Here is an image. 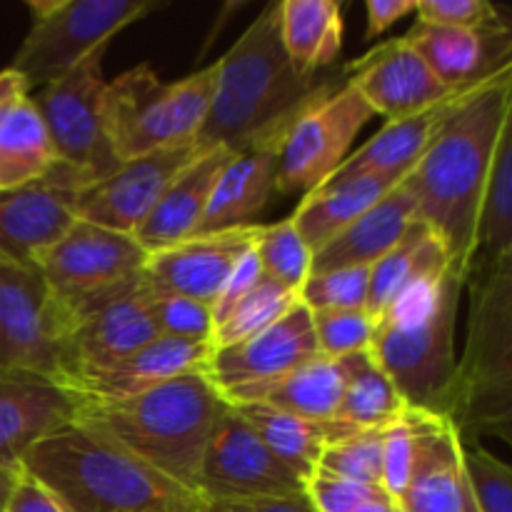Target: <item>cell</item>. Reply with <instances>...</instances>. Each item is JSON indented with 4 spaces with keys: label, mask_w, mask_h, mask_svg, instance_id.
<instances>
[{
    "label": "cell",
    "mask_w": 512,
    "mask_h": 512,
    "mask_svg": "<svg viewBox=\"0 0 512 512\" xmlns=\"http://www.w3.org/2000/svg\"><path fill=\"white\" fill-rule=\"evenodd\" d=\"M512 123V68L470 90L403 185L420 223L443 243L450 270L468 283L475 225L500 133Z\"/></svg>",
    "instance_id": "cell-1"
},
{
    "label": "cell",
    "mask_w": 512,
    "mask_h": 512,
    "mask_svg": "<svg viewBox=\"0 0 512 512\" xmlns=\"http://www.w3.org/2000/svg\"><path fill=\"white\" fill-rule=\"evenodd\" d=\"M325 83L328 78H308L295 70L280 40L278 3L265 5L233 48L215 60L213 100L195 145L240 150L285 138L295 115Z\"/></svg>",
    "instance_id": "cell-2"
},
{
    "label": "cell",
    "mask_w": 512,
    "mask_h": 512,
    "mask_svg": "<svg viewBox=\"0 0 512 512\" xmlns=\"http://www.w3.org/2000/svg\"><path fill=\"white\" fill-rule=\"evenodd\" d=\"M20 468L68 512H203L198 493L80 420L40 440Z\"/></svg>",
    "instance_id": "cell-3"
},
{
    "label": "cell",
    "mask_w": 512,
    "mask_h": 512,
    "mask_svg": "<svg viewBox=\"0 0 512 512\" xmlns=\"http://www.w3.org/2000/svg\"><path fill=\"white\" fill-rule=\"evenodd\" d=\"M230 410L205 373L180 375L115 400L80 398V423L113 438L193 493L210 435Z\"/></svg>",
    "instance_id": "cell-4"
},
{
    "label": "cell",
    "mask_w": 512,
    "mask_h": 512,
    "mask_svg": "<svg viewBox=\"0 0 512 512\" xmlns=\"http://www.w3.org/2000/svg\"><path fill=\"white\" fill-rule=\"evenodd\" d=\"M463 290V280L448 268L410 285L375 318L370 353L408 408L448 413Z\"/></svg>",
    "instance_id": "cell-5"
},
{
    "label": "cell",
    "mask_w": 512,
    "mask_h": 512,
    "mask_svg": "<svg viewBox=\"0 0 512 512\" xmlns=\"http://www.w3.org/2000/svg\"><path fill=\"white\" fill-rule=\"evenodd\" d=\"M468 343L455 363L445 418L460 438L498 435L512 438V258L468 278Z\"/></svg>",
    "instance_id": "cell-6"
},
{
    "label": "cell",
    "mask_w": 512,
    "mask_h": 512,
    "mask_svg": "<svg viewBox=\"0 0 512 512\" xmlns=\"http://www.w3.org/2000/svg\"><path fill=\"white\" fill-rule=\"evenodd\" d=\"M215 63L175 83H163L148 63L105 85V128L118 160L193 145L208 118Z\"/></svg>",
    "instance_id": "cell-7"
},
{
    "label": "cell",
    "mask_w": 512,
    "mask_h": 512,
    "mask_svg": "<svg viewBox=\"0 0 512 512\" xmlns=\"http://www.w3.org/2000/svg\"><path fill=\"white\" fill-rule=\"evenodd\" d=\"M28 8L33 25L8 70L33 93L108 48L120 30L158 5L150 0H30Z\"/></svg>",
    "instance_id": "cell-8"
},
{
    "label": "cell",
    "mask_w": 512,
    "mask_h": 512,
    "mask_svg": "<svg viewBox=\"0 0 512 512\" xmlns=\"http://www.w3.org/2000/svg\"><path fill=\"white\" fill-rule=\"evenodd\" d=\"M145 263L148 253L133 235L75 220L68 233L35 260V268L73 325L80 315L143 285Z\"/></svg>",
    "instance_id": "cell-9"
},
{
    "label": "cell",
    "mask_w": 512,
    "mask_h": 512,
    "mask_svg": "<svg viewBox=\"0 0 512 512\" xmlns=\"http://www.w3.org/2000/svg\"><path fill=\"white\" fill-rule=\"evenodd\" d=\"M103 55L98 50L63 78L30 93L50 145L55 163L73 170L85 188L108 178L120 165L108 128H105V80Z\"/></svg>",
    "instance_id": "cell-10"
},
{
    "label": "cell",
    "mask_w": 512,
    "mask_h": 512,
    "mask_svg": "<svg viewBox=\"0 0 512 512\" xmlns=\"http://www.w3.org/2000/svg\"><path fill=\"white\" fill-rule=\"evenodd\" d=\"M70 320L33 265L0 258V373H30L65 388Z\"/></svg>",
    "instance_id": "cell-11"
},
{
    "label": "cell",
    "mask_w": 512,
    "mask_h": 512,
    "mask_svg": "<svg viewBox=\"0 0 512 512\" xmlns=\"http://www.w3.org/2000/svg\"><path fill=\"white\" fill-rule=\"evenodd\" d=\"M373 115L353 85L328 78L285 133L275 190L310 193L325 183L348 158L353 140Z\"/></svg>",
    "instance_id": "cell-12"
},
{
    "label": "cell",
    "mask_w": 512,
    "mask_h": 512,
    "mask_svg": "<svg viewBox=\"0 0 512 512\" xmlns=\"http://www.w3.org/2000/svg\"><path fill=\"white\" fill-rule=\"evenodd\" d=\"M305 483L230 405L205 445L195 490L200 498H263L305 495Z\"/></svg>",
    "instance_id": "cell-13"
},
{
    "label": "cell",
    "mask_w": 512,
    "mask_h": 512,
    "mask_svg": "<svg viewBox=\"0 0 512 512\" xmlns=\"http://www.w3.org/2000/svg\"><path fill=\"white\" fill-rule=\"evenodd\" d=\"M83 190L73 170L53 163L43 178L0 193V258L35 268V260L78 220L75 205Z\"/></svg>",
    "instance_id": "cell-14"
},
{
    "label": "cell",
    "mask_w": 512,
    "mask_h": 512,
    "mask_svg": "<svg viewBox=\"0 0 512 512\" xmlns=\"http://www.w3.org/2000/svg\"><path fill=\"white\" fill-rule=\"evenodd\" d=\"M413 430V460L395 500L405 512H478L463 463V438L445 415L405 410Z\"/></svg>",
    "instance_id": "cell-15"
},
{
    "label": "cell",
    "mask_w": 512,
    "mask_h": 512,
    "mask_svg": "<svg viewBox=\"0 0 512 512\" xmlns=\"http://www.w3.org/2000/svg\"><path fill=\"white\" fill-rule=\"evenodd\" d=\"M158 338L150 315L148 280L80 315L65 338V388L78 390L93 375ZM78 395V393H75Z\"/></svg>",
    "instance_id": "cell-16"
},
{
    "label": "cell",
    "mask_w": 512,
    "mask_h": 512,
    "mask_svg": "<svg viewBox=\"0 0 512 512\" xmlns=\"http://www.w3.org/2000/svg\"><path fill=\"white\" fill-rule=\"evenodd\" d=\"M198 153L200 148L193 143L123 160L108 178L88 185L78 195V220L115 233L135 235L170 180Z\"/></svg>",
    "instance_id": "cell-17"
},
{
    "label": "cell",
    "mask_w": 512,
    "mask_h": 512,
    "mask_svg": "<svg viewBox=\"0 0 512 512\" xmlns=\"http://www.w3.org/2000/svg\"><path fill=\"white\" fill-rule=\"evenodd\" d=\"M310 310L295 303L288 313L250 338L210 353L205 375L223 395L273 383L318 358Z\"/></svg>",
    "instance_id": "cell-18"
},
{
    "label": "cell",
    "mask_w": 512,
    "mask_h": 512,
    "mask_svg": "<svg viewBox=\"0 0 512 512\" xmlns=\"http://www.w3.org/2000/svg\"><path fill=\"white\" fill-rule=\"evenodd\" d=\"M260 225L193 235L170 248L148 255L145 280L153 293L183 295L210 305L218 300L240 260L253 250Z\"/></svg>",
    "instance_id": "cell-19"
},
{
    "label": "cell",
    "mask_w": 512,
    "mask_h": 512,
    "mask_svg": "<svg viewBox=\"0 0 512 512\" xmlns=\"http://www.w3.org/2000/svg\"><path fill=\"white\" fill-rule=\"evenodd\" d=\"M345 73V83L358 90L375 115H385L388 120L423 113L458 95L435 78L433 70L405 38L378 45L368 55L353 60Z\"/></svg>",
    "instance_id": "cell-20"
},
{
    "label": "cell",
    "mask_w": 512,
    "mask_h": 512,
    "mask_svg": "<svg viewBox=\"0 0 512 512\" xmlns=\"http://www.w3.org/2000/svg\"><path fill=\"white\" fill-rule=\"evenodd\" d=\"M80 395L30 373H0V468L18 470L25 455L78 418Z\"/></svg>",
    "instance_id": "cell-21"
},
{
    "label": "cell",
    "mask_w": 512,
    "mask_h": 512,
    "mask_svg": "<svg viewBox=\"0 0 512 512\" xmlns=\"http://www.w3.org/2000/svg\"><path fill=\"white\" fill-rule=\"evenodd\" d=\"M435 78L453 93H468L512 68V28H445L415 23L403 35Z\"/></svg>",
    "instance_id": "cell-22"
},
{
    "label": "cell",
    "mask_w": 512,
    "mask_h": 512,
    "mask_svg": "<svg viewBox=\"0 0 512 512\" xmlns=\"http://www.w3.org/2000/svg\"><path fill=\"white\" fill-rule=\"evenodd\" d=\"M280 145L283 138H268L230 153L228 163L215 180L208 208L195 235L253 225L250 220L268 205L270 195L275 193Z\"/></svg>",
    "instance_id": "cell-23"
},
{
    "label": "cell",
    "mask_w": 512,
    "mask_h": 512,
    "mask_svg": "<svg viewBox=\"0 0 512 512\" xmlns=\"http://www.w3.org/2000/svg\"><path fill=\"white\" fill-rule=\"evenodd\" d=\"M233 150L215 145L205 148L175 175L158 198L155 208L143 220L133 238L138 240L145 253H158L175 243L193 238L200 228L210 193L215 188L220 170L228 163Z\"/></svg>",
    "instance_id": "cell-24"
},
{
    "label": "cell",
    "mask_w": 512,
    "mask_h": 512,
    "mask_svg": "<svg viewBox=\"0 0 512 512\" xmlns=\"http://www.w3.org/2000/svg\"><path fill=\"white\" fill-rule=\"evenodd\" d=\"M210 353H213L210 343L158 335L143 348L130 353L128 358L118 360L108 370L85 380L75 393L80 398L93 400L128 398V395L143 393V390L168 383L180 375L205 373Z\"/></svg>",
    "instance_id": "cell-25"
},
{
    "label": "cell",
    "mask_w": 512,
    "mask_h": 512,
    "mask_svg": "<svg viewBox=\"0 0 512 512\" xmlns=\"http://www.w3.org/2000/svg\"><path fill=\"white\" fill-rule=\"evenodd\" d=\"M418 220L413 195L403 183L385 193L355 223L335 235L325 248L313 253L310 273H330L343 268H373L403 240L410 225Z\"/></svg>",
    "instance_id": "cell-26"
},
{
    "label": "cell",
    "mask_w": 512,
    "mask_h": 512,
    "mask_svg": "<svg viewBox=\"0 0 512 512\" xmlns=\"http://www.w3.org/2000/svg\"><path fill=\"white\" fill-rule=\"evenodd\" d=\"M475 90V88H473ZM470 93V90H468ZM468 93H458L423 113L408 115L400 120H388L373 138L343 160L330 178H353V175H385L393 180H405L418 165L435 133L443 128L455 105Z\"/></svg>",
    "instance_id": "cell-27"
},
{
    "label": "cell",
    "mask_w": 512,
    "mask_h": 512,
    "mask_svg": "<svg viewBox=\"0 0 512 512\" xmlns=\"http://www.w3.org/2000/svg\"><path fill=\"white\" fill-rule=\"evenodd\" d=\"M400 183L403 180L385 178V175L328 178L318 188L305 193L290 220L310 253H318Z\"/></svg>",
    "instance_id": "cell-28"
},
{
    "label": "cell",
    "mask_w": 512,
    "mask_h": 512,
    "mask_svg": "<svg viewBox=\"0 0 512 512\" xmlns=\"http://www.w3.org/2000/svg\"><path fill=\"white\" fill-rule=\"evenodd\" d=\"M348 368L350 355L345 358L318 355L273 383L235 390V393L225 395V400L230 405L265 403L285 410V413L303 415V418L335 420L345 380H348Z\"/></svg>",
    "instance_id": "cell-29"
},
{
    "label": "cell",
    "mask_w": 512,
    "mask_h": 512,
    "mask_svg": "<svg viewBox=\"0 0 512 512\" xmlns=\"http://www.w3.org/2000/svg\"><path fill=\"white\" fill-rule=\"evenodd\" d=\"M233 410L280 460H285L305 478H310L313 470L318 468L325 445L335 443L350 430H355L353 425L340 423V420L303 418V415L285 413V410L265 403L233 405Z\"/></svg>",
    "instance_id": "cell-30"
},
{
    "label": "cell",
    "mask_w": 512,
    "mask_h": 512,
    "mask_svg": "<svg viewBox=\"0 0 512 512\" xmlns=\"http://www.w3.org/2000/svg\"><path fill=\"white\" fill-rule=\"evenodd\" d=\"M280 40L300 75L318 78L343 50V13L333 0H283L278 3Z\"/></svg>",
    "instance_id": "cell-31"
},
{
    "label": "cell",
    "mask_w": 512,
    "mask_h": 512,
    "mask_svg": "<svg viewBox=\"0 0 512 512\" xmlns=\"http://www.w3.org/2000/svg\"><path fill=\"white\" fill-rule=\"evenodd\" d=\"M53 163L43 118L30 93H18L0 110V193L43 178Z\"/></svg>",
    "instance_id": "cell-32"
},
{
    "label": "cell",
    "mask_w": 512,
    "mask_h": 512,
    "mask_svg": "<svg viewBox=\"0 0 512 512\" xmlns=\"http://www.w3.org/2000/svg\"><path fill=\"white\" fill-rule=\"evenodd\" d=\"M450 268L448 253H445L443 243L425 228L420 220H415L403 235L398 245L390 250L385 258L370 270V288H368V315L378 318L400 293L415 285L418 280L438 275Z\"/></svg>",
    "instance_id": "cell-33"
},
{
    "label": "cell",
    "mask_w": 512,
    "mask_h": 512,
    "mask_svg": "<svg viewBox=\"0 0 512 512\" xmlns=\"http://www.w3.org/2000/svg\"><path fill=\"white\" fill-rule=\"evenodd\" d=\"M505 258H512V123L500 133L480 198L470 275L475 270L493 268Z\"/></svg>",
    "instance_id": "cell-34"
},
{
    "label": "cell",
    "mask_w": 512,
    "mask_h": 512,
    "mask_svg": "<svg viewBox=\"0 0 512 512\" xmlns=\"http://www.w3.org/2000/svg\"><path fill=\"white\" fill-rule=\"evenodd\" d=\"M405 408L408 405L403 395L385 375V370L375 363L370 350L350 355L348 380L335 420L360 430H385L403 415Z\"/></svg>",
    "instance_id": "cell-35"
},
{
    "label": "cell",
    "mask_w": 512,
    "mask_h": 512,
    "mask_svg": "<svg viewBox=\"0 0 512 512\" xmlns=\"http://www.w3.org/2000/svg\"><path fill=\"white\" fill-rule=\"evenodd\" d=\"M295 303H298V293L283 288L280 283L270 280L268 275H263V278L255 283V288L250 290L248 295H243V298L215 323L213 343L210 345H213L215 350L250 338V335L260 333V330L268 328L270 323H275L283 313H288Z\"/></svg>",
    "instance_id": "cell-36"
},
{
    "label": "cell",
    "mask_w": 512,
    "mask_h": 512,
    "mask_svg": "<svg viewBox=\"0 0 512 512\" xmlns=\"http://www.w3.org/2000/svg\"><path fill=\"white\" fill-rule=\"evenodd\" d=\"M253 255L263 275H268L270 280L293 290V293L303 288L305 278L310 275L313 253L308 250L305 240L300 238L290 218L280 220L275 225H260Z\"/></svg>",
    "instance_id": "cell-37"
},
{
    "label": "cell",
    "mask_w": 512,
    "mask_h": 512,
    "mask_svg": "<svg viewBox=\"0 0 512 512\" xmlns=\"http://www.w3.org/2000/svg\"><path fill=\"white\" fill-rule=\"evenodd\" d=\"M315 470L350 483L383 488V430H350L335 443L325 445Z\"/></svg>",
    "instance_id": "cell-38"
},
{
    "label": "cell",
    "mask_w": 512,
    "mask_h": 512,
    "mask_svg": "<svg viewBox=\"0 0 512 512\" xmlns=\"http://www.w3.org/2000/svg\"><path fill=\"white\" fill-rule=\"evenodd\" d=\"M370 270L373 268H343L330 273H310L303 288L298 290V300L315 313V310H365L368 305Z\"/></svg>",
    "instance_id": "cell-39"
},
{
    "label": "cell",
    "mask_w": 512,
    "mask_h": 512,
    "mask_svg": "<svg viewBox=\"0 0 512 512\" xmlns=\"http://www.w3.org/2000/svg\"><path fill=\"white\" fill-rule=\"evenodd\" d=\"M310 323L318 353L325 358H345L370 350L375 323L368 310H315L310 313Z\"/></svg>",
    "instance_id": "cell-40"
},
{
    "label": "cell",
    "mask_w": 512,
    "mask_h": 512,
    "mask_svg": "<svg viewBox=\"0 0 512 512\" xmlns=\"http://www.w3.org/2000/svg\"><path fill=\"white\" fill-rule=\"evenodd\" d=\"M463 463L478 512H512V470L478 443H463Z\"/></svg>",
    "instance_id": "cell-41"
},
{
    "label": "cell",
    "mask_w": 512,
    "mask_h": 512,
    "mask_svg": "<svg viewBox=\"0 0 512 512\" xmlns=\"http://www.w3.org/2000/svg\"><path fill=\"white\" fill-rule=\"evenodd\" d=\"M150 315L158 335L193 340V343H213V310L200 300L150 290Z\"/></svg>",
    "instance_id": "cell-42"
},
{
    "label": "cell",
    "mask_w": 512,
    "mask_h": 512,
    "mask_svg": "<svg viewBox=\"0 0 512 512\" xmlns=\"http://www.w3.org/2000/svg\"><path fill=\"white\" fill-rule=\"evenodd\" d=\"M420 23L445 28H508L510 20L488 0H415Z\"/></svg>",
    "instance_id": "cell-43"
},
{
    "label": "cell",
    "mask_w": 512,
    "mask_h": 512,
    "mask_svg": "<svg viewBox=\"0 0 512 512\" xmlns=\"http://www.w3.org/2000/svg\"><path fill=\"white\" fill-rule=\"evenodd\" d=\"M203 512H315L308 495L263 498H203Z\"/></svg>",
    "instance_id": "cell-44"
},
{
    "label": "cell",
    "mask_w": 512,
    "mask_h": 512,
    "mask_svg": "<svg viewBox=\"0 0 512 512\" xmlns=\"http://www.w3.org/2000/svg\"><path fill=\"white\" fill-rule=\"evenodd\" d=\"M3 512H68V510H65V505L55 498L53 490H48L38 478H33V475L25 473V470L20 468Z\"/></svg>",
    "instance_id": "cell-45"
},
{
    "label": "cell",
    "mask_w": 512,
    "mask_h": 512,
    "mask_svg": "<svg viewBox=\"0 0 512 512\" xmlns=\"http://www.w3.org/2000/svg\"><path fill=\"white\" fill-rule=\"evenodd\" d=\"M253 248H255V245H253ZM260 278H263V270H260L258 260H255L253 250H250V253L245 255L243 260H240L238 268L233 270V275L228 278V283H225L223 290H220L218 300H215L213 308H210V310H213V325L218 323V320L223 318V315L228 313V310L233 308V305L238 303L243 295H248L250 290L255 288V283H258Z\"/></svg>",
    "instance_id": "cell-46"
},
{
    "label": "cell",
    "mask_w": 512,
    "mask_h": 512,
    "mask_svg": "<svg viewBox=\"0 0 512 512\" xmlns=\"http://www.w3.org/2000/svg\"><path fill=\"white\" fill-rule=\"evenodd\" d=\"M365 40H373L408 15H415V0H368L365 3Z\"/></svg>",
    "instance_id": "cell-47"
},
{
    "label": "cell",
    "mask_w": 512,
    "mask_h": 512,
    "mask_svg": "<svg viewBox=\"0 0 512 512\" xmlns=\"http://www.w3.org/2000/svg\"><path fill=\"white\" fill-rule=\"evenodd\" d=\"M353 512H405V510L400 508V503L388 493V490L375 485V488H370L368 493H365V498L355 505Z\"/></svg>",
    "instance_id": "cell-48"
},
{
    "label": "cell",
    "mask_w": 512,
    "mask_h": 512,
    "mask_svg": "<svg viewBox=\"0 0 512 512\" xmlns=\"http://www.w3.org/2000/svg\"><path fill=\"white\" fill-rule=\"evenodd\" d=\"M18 93H28L23 80H20L13 70H0V110H3V105L8 103V100H13Z\"/></svg>",
    "instance_id": "cell-49"
},
{
    "label": "cell",
    "mask_w": 512,
    "mask_h": 512,
    "mask_svg": "<svg viewBox=\"0 0 512 512\" xmlns=\"http://www.w3.org/2000/svg\"><path fill=\"white\" fill-rule=\"evenodd\" d=\"M18 470H3V468H0V512L5 510V503H8L10 490H13L15 478H18Z\"/></svg>",
    "instance_id": "cell-50"
}]
</instances>
